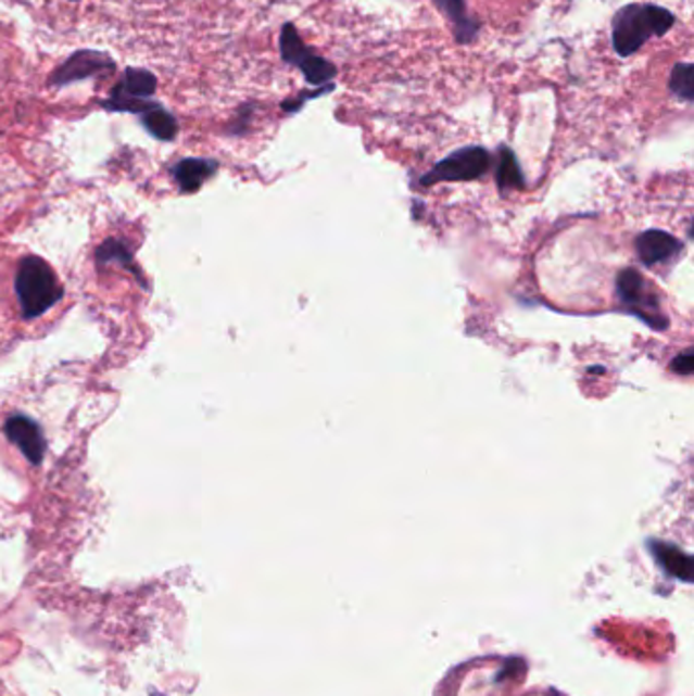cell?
Here are the masks:
<instances>
[{
	"label": "cell",
	"mask_w": 694,
	"mask_h": 696,
	"mask_svg": "<svg viewBox=\"0 0 694 696\" xmlns=\"http://www.w3.org/2000/svg\"><path fill=\"white\" fill-rule=\"evenodd\" d=\"M677 25V15L654 2H630L611 18V48L619 58H631L654 37H664Z\"/></svg>",
	"instance_id": "1"
},
{
	"label": "cell",
	"mask_w": 694,
	"mask_h": 696,
	"mask_svg": "<svg viewBox=\"0 0 694 696\" xmlns=\"http://www.w3.org/2000/svg\"><path fill=\"white\" fill-rule=\"evenodd\" d=\"M15 290L23 318L27 320L46 314L64 295L53 269L39 257L21 261L16 269Z\"/></svg>",
	"instance_id": "2"
},
{
	"label": "cell",
	"mask_w": 694,
	"mask_h": 696,
	"mask_svg": "<svg viewBox=\"0 0 694 696\" xmlns=\"http://www.w3.org/2000/svg\"><path fill=\"white\" fill-rule=\"evenodd\" d=\"M279 55L283 64L291 65L304 74L307 84L323 88L339 76V67L330 64L320 53L304 43L293 23H283L279 33Z\"/></svg>",
	"instance_id": "3"
},
{
	"label": "cell",
	"mask_w": 694,
	"mask_h": 696,
	"mask_svg": "<svg viewBox=\"0 0 694 696\" xmlns=\"http://www.w3.org/2000/svg\"><path fill=\"white\" fill-rule=\"evenodd\" d=\"M157 76L143 67H127L100 106L109 113L143 114L155 102L157 94Z\"/></svg>",
	"instance_id": "4"
},
{
	"label": "cell",
	"mask_w": 694,
	"mask_h": 696,
	"mask_svg": "<svg viewBox=\"0 0 694 696\" xmlns=\"http://www.w3.org/2000/svg\"><path fill=\"white\" fill-rule=\"evenodd\" d=\"M491 165V153L483 147H465L444 157L434 165L430 174L421 178L424 186H432L440 181H470L481 178Z\"/></svg>",
	"instance_id": "5"
},
{
	"label": "cell",
	"mask_w": 694,
	"mask_h": 696,
	"mask_svg": "<svg viewBox=\"0 0 694 696\" xmlns=\"http://www.w3.org/2000/svg\"><path fill=\"white\" fill-rule=\"evenodd\" d=\"M116 62L109 53L98 49H78L49 74V88H67L90 80L98 74L114 72Z\"/></svg>",
	"instance_id": "6"
},
{
	"label": "cell",
	"mask_w": 694,
	"mask_h": 696,
	"mask_svg": "<svg viewBox=\"0 0 694 696\" xmlns=\"http://www.w3.org/2000/svg\"><path fill=\"white\" fill-rule=\"evenodd\" d=\"M617 290H619L621 300L626 304H630V308L635 309L642 318H646L654 328L666 326L663 320V312H660V302H658L656 293L652 292L649 281H646L642 274H638L635 269L623 271L617 281Z\"/></svg>",
	"instance_id": "7"
},
{
	"label": "cell",
	"mask_w": 694,
	"mask_h": 696,
	"mask_svg": "<svg viewBox=\"0 0 694 696\" xmlns=\"http://www.w3.org/2000/svg\"><path fill=\"white\" fill-rule=\"evenodd\" d=\"M4 434L31 465H41L46 454V436L41 428L27 416L15 414L4 423Z\"/></svg>",
	"instance_id": "8"
},
{
	"label": "cell",
	"mask_w": 694,
	"mask_h": 696,
	"mask_svg": "<svg viewBox=\"0 0 694 696\" xmlns=\"http://www.w3.org/2000/svg\"><path fill=\"white\" fill-rule=\"evenodd\" d=\"M438 13L444 16L453 29L454 41L458 46H470L481 33V21L468 13L467 0H432Z\"/></svg>",
	"instance_id": "9"
},
{
	"label": "cell",
	"mask_w": 694,
	"mask_h": 696,
	"mask_svg": "<svg viewBox=\"0 0 694 696\" xmlns=\"http://www.w3.org/2000/svg\"><path fill=\"white\" fill-rule=\"evenodd\" d=\"M216 169H218V162H214V160L186 157L174 165L172 176L176 179L181 192L192 194V192H198L216 174Z\"/></svg>",
	"instance_id": "10"
},
{
	"label": "cell",
	"mask_w": 694,
	"mask_h": 696,
	"mask_svg": "<svg viewBox=\"0 0 694 696\" xmlns=\"http://www.w3.org/2000/svg\"><path fill=\"white\" fill-rule=\"evenodd\" d=\"M680 246L682 244L679 243V239H674L672 235H666L663 230H649L635 241L638 255L646 265H660L677 257Z\"/></svg>",
	"instance_id": "11"
},
{
	"label": "cell",
	"mask_w": 694,
	"mask_h": 696,
	"mask_svg": "<svg viewBox=\"0 0 694 696\" xmlns=\"http://www.w3.org/2000/svg\"><path fill=\"white\" fill-rule=\"evenodd\" d=\"M139 118H141V125L146 127L147 132L157 141L169 143L178 137V118L157 100L147 109L146 113L139 114Z\"/></svg>",
	"instance_id": "12"
},
{
	"label": "cell",
	"mask_w": 694,
	"mask_h": 696,
	"mask_svg": "<svg viewBox=\"0 0 694 696\" xmlns=\"http://www.w3.org/2000/svg\"><path fill=\"white\" fill-rule=\"evenodd\" d=\"M652 551H654V556L658 558V562L663 565L672 577H677L680 581H686L691 583L693 579V562L691 558L680 552L679 548H672L668 544H660V542H654L652 544Z\"/></svg>",
	"instance_id": "13"
},
{
	"label": "cell",
	"mask_w": 694,
	"mask_h": 696,
	"mask_svg": "<svg viewBox=\"0 0 694 696\" xmlns=\"http://www.w3.org/2000/svg\"><path fill=\"white\" fill-rule=\"evenodd\" d=\"M668 90L674 98L691 104L694 100V65L691 62H679L672 67Z\"/></svg>",
	"instance_id": "14"
},
{
	"label": "cell",
	"mask_w": 694,
	"mask_h": 696,
	"mask_svg": "<svg viewBox=\"0 0 694 696\" xmlns=\"http://www.w3.org/2000/svg\"><path fill=\"white\" fill-rule=\"evenodd\" d=\"M497 184L503 190L507 188H521L523 174L519 169L516 153L509 147H501L500 165H497Z\"/></svg>",
	"instance_id": "15"
},
{
	"label": "cell",
	"mask_w": 694,
	"mask_h": 696,
	"mask_svg": "<svg viewBox=\"0 0 694 696\" xmlns=\"http://www.w3.org/2000/svg\"><path fill=\"white\" fill-rule=\"evenodd\" d=\"M121 261L123 265H130L129 249L121 241H109L104 246L98 249V263H111Z\"/></svg>",
	"instance_id": "16"
},
{
	"label": "cell",
	"mask_w": 694,
	"mask_h": 696,
	"mask_svg": "<svg viewBox=\"0 0 694 696\" xmlns=\"http://www.w3.org/2000/svg\"><path fill=\"white\" fill-rule=\"evenodd\" d=\"M332 90H335V84L323 86V88H318V90H314V92H302V94H298V98H295V100H286V102L281 104V109H283V111H286V113L288 114L298 113V111L302 109V104H304V102H307V100H312V98L323 97V94H328V92H332Z\"/></svg>",
	"instance_id": "17"
},
{
	"label": "cell",
	"mask_w": 694,
	"mask_h": 696,
	"mask_svg": "<svg viewBox=\"0 0 694 696\" xmlns=\"http://www.w3.org/2000/svg\"><path fill=\"white\" fill-rule=\"evenodd\" d=\"M674 367V371L682 372V375H689V372H693V355L691 353H684V355L679 356L674 363H672Z\"/></svg>",
	"instance_id": "18"
},
{
	"label": "cell",
	"mask_w": 694,
	"mask_h": 696,
	"mask_svg": "<svg viewBox=\"0 0 694 696\" xmlns=\"http://www.w3.org/2000/svg\"><path fill=\"white\" fill-rule=\"evenodd\" d=\"M72 2H80V0H72Z\"/></svg>",
	"instance_id": "19"
}]
</instances>
